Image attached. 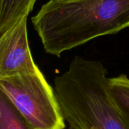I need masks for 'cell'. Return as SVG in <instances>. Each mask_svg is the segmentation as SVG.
<instances>
[{
  "instance_id": "obj_1",
  "label": "cell",
  "mask_w": 129,
  "mask_h": 129,
  "mask_svg": "<svg viewBox=\"0 0 129 129\" xmlns=\"http://www.w3.org/2000/svg\"><path fill=\"white\" fill-rule=\"evenodd\" d=\"M44 50L60 55L129 27V0H49L32 17Z\"/></svg>"
},
{
  "instance_id": "obj_2",
  "label": "cell",
  "mask_w": 129,
  "mask_h": 129,
  "mask_svg": "<svg viewBox=\"0 0 129 129\" xmlns=\"http://www.w3.org/2000/svg\"><path fill=\"white\" fill-rule=\"evenodd\" d=\"M103 64L75 57L54 80L62 116L71 129H129V120L113 102Z\"/></svg>"
},
{
  "instance_id": "obj_3",
  "label": "cell",
  "mask_w": 129,
  "mask_h": 129,
  "mask_svg": "<svg viewBox=\"0 0 129 129\" xmlns=\"http://www.w3.org/2000/svg\"><path fill=\"white\" fill-rule=\"evenodd\" d=\"M0 89L33 129H65L54 88L40 70L0 78Z\"/></svg>"
},
{
  "instance_id": "obj_4",
  "label": "cell",
  "mask_w": 129,
  "mask_h": 129,
  "mask_svg": "<svg viewBox=\"0 0 129 129\" xmlns=\"http://www.w3.org/2000/svg\"><path fill=\"white\" fill-rule=\"evenodd\" d=\"M27 16L0 35V78L40 70L29 46Z\"/></svg>"
},
{
  "instance_id": "obj_5",
  "label": "cell",
  "mask_w": 129,
  "mask_h": 129,
  "mask_svg": "<svg viewBox=\"0 0 129 129\" xmlns=\"http://www.w3.org/2000/svg\"><path fill=\"white\" fill-rule=\"evenodd\" d=\"M36 0H2L0 5V35L22 17L29 15Z\"/></svg>"
},
{
  "instance_id": "obj_6",
  "label": "cell",
  "mask_w": 129,
  "mask_h": 129,
  "mask_svg": "<svg viewBox=\"0 0 129 129\" xmlns=\"http://www.w3.org/2000/svg\"><path fill=\"white\" fill-rule=\"evenodd\" d=\"M0 129H33L1 89Z\"/></svg>"
},
{
  "instance_id": "obj_7",
  "label": "cell",
  "mask_w": 129,
  "mask_h": 129,
  "mask_svg": "<svg viewBox=\"0 0 129 129\" xmlns=\"http://www.w3.org/2000/svg\"><path fill=\"white\" fill-rule=\"evenodd\" d=\"M109 93L117 107L129 120V78L124 74L109 78Z\"/></svg>"
},
{
  "instance_id": "obj_8",
  "label": "cell",
  "mask_w": 129,
  "mask_h": 129,
  "mask_svg": "<svg viewBox=\"0 0 129 129\" xmlns=\"http://www.w3.org/2000/svg\"><path fill=\"white\" fill-rule=\"evenodd\" d=\"M1 2H2V0H0V5H1Z\"/></svg>"
},
{
  "instance_id": "obj_9",
  "label": "cell",
  "mask_w": 129,
  "mask_h": 129,
  "mask_svg": "<svg viewBox=\"0 0 129 129\" xmlns=\"http://www.w3.org/2000/svg\"><path fill=\"white\" fill-rule=\"evenodd\" d=\"M62 1H67V0H62Z\"/></svg>"
}]
</instances>
